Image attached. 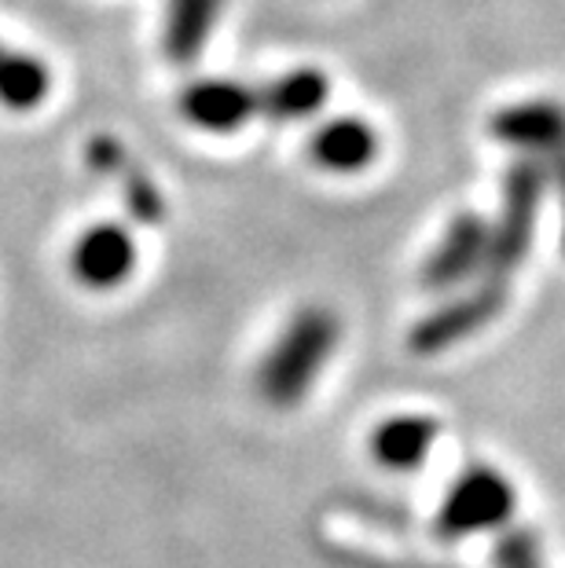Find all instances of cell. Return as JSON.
I'll return each mask as SVG.
<instances>
[{"label": "cell", "mask_w": 565, "mask_h": 568, "mask_svg": "<svg viewBox=\"0 0 565 568\" xmlns=\"http://www.w3.org/2000/svg\"><path fill=\"white\" fill-rule=\"evenodd\" d=\"M437 440V422L423 415H401L382 422L375 433V458L390 469H415L426 463Z\"/></svg>", "instance_id": "12"}, {"label": "cell", "mask_w": 565, "mask_h": 568, "mask_svg": "<svg viewBox=\"0 0 565 568\" xmlns=\"http://www.w3.org/2000/svg\"><path fill=\"white\" fill-rule=\"evenodd\" d=\"M89 165L95 173L111 176L114 184L122 187V202L129 205V213L137 216L140 224H159L165 216L162 191L151 184V176L143 173L137 159H132L114 136H95L89 143Z\"/></svg>", "instance_id": "6"}, {"label": "cell", "mask_w": 565, "mask_h": 568, "mask_svg": "<svg viewBox=\"0 0 565 568\" xmlns=\"http://www.w3.org/2000/svg\"><path fill=\"white\" fill-rule=\"evenodd\" d=\"M339 345V320L327 308H302L264 356L258 389L272 407H297L316 385L323 364Z\"/></svg>", "instance_id": "1"}, {"label": "cell", "mask_w": 565, "mask_h": 568, "mask_svg": "<svg viewBox=\"0 0 565 568\" xmlns=\"http://www.w3.org/2000/svg\"><path fill=\"white\" fill-rule=\"evenodd\" d=\"M514 510V488L503 480L496 469L474 466L455 480L444 495L437 510V536L441 539H463L471 531L496 528Z\"/></svg>", "instance_id": "3"}, {"label": "cell", "mask_w": 565, "mask_h": 568, "mask_svg": "<svg viewBox=\"0 0 565 568\" xmlns=\"http://www.w3.org/2000/svg\"><path fill=\"white\" fill-rule=\"evenodd\" d=\"M492 224L477 213H460L448 224V232L437 243V250L430 253V261L423 264V286L426 290H452L463 280L481 272L488 253Z\"/></svg>", "instance_id": "5"}, {"label": "cell", "mask_w": 565, "mask_h": 568, "mask_svg": "<svg viewBox=\"0 0 565 568\" xmlns=\"http://www.w3.org/2000/svg\"><path fill=\"white\" fill-rule=\"evenodd\" d=\"M48 95V70L30 55L0 44V103L8 111H33Z\"/></svg>", "instance_id": "14"}, {"label": "cell", "mask_w": 565, "mask_h": 568, "mask_svg": "<svg viewBox=\"0 0 565 568\" xmlns=\"http://www.w3.org/2000/svg\"><path fill=\"white\" fill-rule=\"evenodd\" d=\"M379 151V136L367 122H356V118H342V122H331L316 132L312 140V159L331 173H360Z\"/></svg>", "instance_id": "10"}, {"label": "cell", "mask_w": 565, "mask_h": 568, "mask_svg": "<svg viewBox=\"0 0 565 568\" xmlns=\"http://www.w3.org/2000/svg\"><path fill=\"white\" fill-rule=\"evenodd\" d=\"M544 159L551 162L547 169H551V176H555V184H558V191H562V205H565V143H562V148L551 151V154H544Z\"/></svg>", "instance_id": "16"}, {"label": "cell", "mask_w": 565, "mask_h": 568, "mask_svg": "<svg viewBox=\"0 0 565 568\" xmlns=\"http://www.w3.org/2000/svg\"><path fill=\"white\" fill-rule=\"evenodd\" d=\"M323 100H327V78L320 70H291L258 89L261 114L275 118V122H297V118L316 114Z\"/></svg>", "instance_id": "11"}, {"label": "cell", "mask_w": 565, "mask_h": 568, "mask_svg": "<svg viewBox=\"0 0 565 568\" xmlns=\"http://www.w3.org/2000/svg\"><path fill=\"white\" fill-rule=\"evenodd\" d=\"M218 16H221V0H170V19H165V55L180 67L195 63Z\"/></svg>", "instance_id": "13"}, {"label": "cell", "mask_w": 565, "mask_h": 568, "mask_svg": "<svg viewBox=\"0 0 565 568\" xmlns=\"http://www.w3.org/2000/svg\"><path fill=\"white\" fill-rule=\"evenodd\" d=\"M180 111L191 125L206 132H232L261 114V106L258 89H246L239 81H199L180 95Z\"/></svg>", "instance_id": "7"}, {"label": "cell", "mask_w": 565, "mask_h": 568, "mask_svg": "<svg viewBox=\"0 0 565 568\" xmlns=\"http://www.w3.org/2000/svg\"><path fill=\"white\" fill-rule=\"evenodd\" d=\"M544 184H547L544 165L533 159L507 169V180H503V213H500V221L492 224L488 253H485V264H481L474 286L511 294L514 272L522 268L525 253L533 246V227H536L539 199H544Z\"/></svg>", "instance_id": "2"}, {"label": "cell", "mask_w": 565, "mask_h": 568, "mask_svg": "<svg viewBox=\"0 0 565 568\" xmlns=\"http://www.w3.org/2000/svg\"><path fill=\"white\" fill-rule=\"evenodd\" d=\"M503 305H507V294H496V290H485V286H471L463 297L448 301L441 305L437 312H430L407 337L412 353L418 356H437L444 348L466 342L471 334H477L481 326H488L492 320L500 316Z\"/></svg>", "instance_id": "4"}, {"label": "cell", "mask_w": 565, "mask_h": 568, "mask_svg": "<svg viewBox=\"0 0 565 568\" xmlns=\"http://www.w3.org/2000/svg\"><path fill=\"white\" fill-rule=\"evenodd\" d=\"M496 568H544V554L533 531L514 528L496 542Z\"/></svg>", "instance_id": "15"}, {"label": "cell", "mask_w": 565, "mask_h": 568, "mask_svg": "<svg viewBox=\"0 0 565 568\" xmlns=\"http://www.w3.org/2000/svg\"><path fill=\"white\" fill-rule=\"evenodd\" d=\"M132 264H137V243L118 224H95L74 246V272L92 290L118 286L132 272Z\"/></svg>", "instance_id": "8"}, {"label": "cell", "mask_w": 565, "mask_h": 568, "mask_svg": "<svg viewBox=\"0 0 565 568\" xmlns=\"http://www.w3.org/2000/svg\"><path fill=\"white\" fill-rule=\"evenodd\" d=\"M492 136L500 143H511V148L551 154L565 143V111L558 103H547V100L503 106V111L492 118Z\"/></svg>", "instance_id": "9"}]
</instances>
